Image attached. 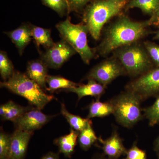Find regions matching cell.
<instances>
[{
	"label": "cell",
	"mask_w": 159,
	"mask_h": 159,
	"mask_svg": "<svg viewBox=\"0 0 159 159\" xmlns=\"http://www.w3.org/2000/svg\"><path fill=\"white\" fill-rule=\"evenodd\" d=\"M150 26L149 20L135 21L126 16H120L105 29L95 52L106 57L119 48L140 42L149 34Z\"/></svg>",
	"instance_id": "cell-1"
},
{
	"label": "cell",
	"mask_w": 159,
	"mask_h": 159,
	"mask_svg": "<svg viewBox=\"0 0 159 159\" xmlns=\"http://www.w3.org/2000/svg\"><path fill=\"white\" fill-rule=\"evenodd\" d=\"M129 0H93L86 7L83 21L95 40L100 38L104 25L119 16L126 8Z\"/></svg>",
	"instance_id": "cell-2"
},
{
	"label": "cell",
	"mask_w": 159,
	"mask_h": 159,
	"mask_svg": "<svg viewBox=\"0 0 159 159\" xmlns=\"http://www.w3.org/2000/svg\"><path fill=\"white\" fill-rule=\"evenodd\" d=\"M1 88H5L12 93L25 98L31 105L41 110L54 99V96L45 93L36 82L26 74L18 71L7 80L0 83Z\"/></svg>",
	"instance_id": "cell-3"
},
{
	"label": "cell",
	"mask_w": 159,
	"mask_h": 159,
	"mask_svg": "<svg viewBox=\"0 0 159 159\" xmlns=\"http://www.w3.org/2000/svg\"><path fill=\"white\" fill-rule=\"evenodd\" d=\"M112 54L122 64L126 75L133 78L139 77L155 67L140 41L119 48Z\"/></svg>",
	"instance_id": "cell-4"
},
{
	"label": "cell",
	"mask_w": 159,
	"mask_h": 159,
	"mask_svg": "<svg viewBox=\"0 0 159 159\" xmlns=\"http://www.w3.org/2000/svg\"><path fill=\"white\" fill-rule=\"evenodd\" d=\"M142 100L137 94L126 90L110 102L113 107V115L117 122L126 128L133 127L143 118Z\"/></svg>",
	"instance_id": "cell-5"
},
{
	"label": "cell",
	"mask_w": 159,
	"mask_h": 159,
	"mask_svg": "<svg viewBox=\"0 0 159 159\" xmlns=\"http://www.w3.org/2000/svg\"><path fill=\"white\" fill-rule=\"evenodd\" d=\"M56 28L62 39L66 41L78 53L85 64H89L95 57V51L91 49L88 42V27L84 23L74 24L70 17L57 24Z\"/></svg>",
	"instance_id": "cell-6"
},
{
	"label": "cell",
	"mask_w": 159,
	"mask_h": 159,
	"mask_svg": "<svg viewBox=\"0 0 159 159\" xmlns=\"http://www.w3.org/2000/svg\"><path fill=\"white\" fill-rule=\"evenodd\" d=\"M126 90L137 94L142 101L159 95V67H154L127 84Z\"/></svg>",
	"instance_id": "cell-7"
},
{
	"label": "cell",
	"mask_w": 159,
	"mask_h": 159,
	"mask_svg": "<svg viewBox=\"0 0 159 159\" xmlns=\"http://www.w3.org/2000/svg\"><path fill=\"white\" fill-rule=\"evenodd\" d=\"M125 75L126 73L122 64L112 56L91 69L86 78L94 80L106 88L117 77Z\"/></svg>",
	"instance_id": "cell-8"
},
{
	"label": "cell",
	"mask_w": 159,
	"mask_h": 159,
	"mask_svg": "<svg viewBox=\"0 0 159 159\" xmlns=\"http://www.w3.org/2000/svg\"><path fill=\"white\" fill-rule=\"evenodd\" d=\"M76 51L64 39L57 43L42 55L41 59L48 67L52 69L60 68L65 62L76 54Z\"/></svg>",
	"instance_id": "cell-9"
},
{
	"label": "cell",
	"mask_w": 159,
	"mask_h": 159,
	"mask_svg": "<svg viewBox=\"0 0 159 159\" xmlns=\"http://www.w3.org/2000/svg\"><path fill=\"white\" fill-rule=\"evenodd\" d=\"M52 118L51 116L44 114L40 110L34 108L26 112L13 122L16 129L33 132L41 128Z\"/></svg>",
	"instance_id": "cell-10"
},
{
	"label": "cell",
	"mask_w": 159,
	"mask_h": 159,
	"mask_svg": "<svg viewBox=\"0 0 159 159\" xmlns=\"http://www.w3.org/2000/svg\"><path fill=\"white\" fill-rule=\"evenodd\" d=\"M33 132L16 129L11 135V148L8 159H24Z\"/></svg>",
	"instance_id": "cell-11"
},
{
	"label": "cell",
	"mask_w": 159,
	"mask_h": 159,
	"mask_svg": "<svg viewBox=\"0 0 159 159\" xmlns=\"http://www.w3.org/2000/svg\"><path fill=\"white\" fill-rule=\"evenodd\" d=\"M99 139L102 143L103 152L108 159H119L122 155H126L127 150L116 130H114L108 139L105 140Z\"/></svg>",
	"instance_id": "cell-12"
},
{
	"label": "cell",
	"mask_w": 159,
	"mask_h": 159,
	"mask_svg": "<svg viewBox=\"0 0 159 159\" xmlns=\"http://www.w3.org/2000/svg\"><path fill=\"white\" fill-rule=\"evenodd\" d=\"M48 66L42 60H32L27 66L26 75L44 90H48L47 80Z\"/></svg>",
	"instance_id": "cell-13"
},
{
	"label": "cell",
	"mask_w": 159,
	"mask_h": 159,
	"mask_svg": "<svg viewBox=\"0 0 159 159\" xmlns=\"http://www.w3.org/2000/svg\"><path fill=\"white\" fill-rule=\"evenodd\" d=\"M106 88L102 84L93 79L88 80L87 84L64 89L66 92H72L77 94L78 100L86 96L95 97L97 99H99L102 95L105 93Z\"/></svg>",
	"instance_id": "cell-14"
},
{
	"label": "cell",
	"mask_w": 159,
	"mask_h": 159,
	"mask_svg": "<svg viewBox=\"0 0 159 159\" xmlns=\"http://www.w3.org/2000/svg\"><path fill=\"white\" fill-rule=\"evenodd\" d=\"M5 34L15 45L20 55H22L32 39L31 27L27 24L22 25L13 31L6 32Z\"/></svg>",
	"instance_id": "cell-15"
},
{
	"label": "cell",
	"mask_w": 159,
	"mask_h": 159,
	"mask_svg": "<svg viewBox=\"0 0 159 159\" xmlns=\"http://www.w3.org/2000/svg\"><path fill=\"white\" fill-rule=\"evenodd\" d=\"M79 133L72 129L68 134L55 139L54 143L58 147L59 152L67 157H70L77 145Z\"/></svg>",
	"instance_id": "cell-16"
},
{
	"label": "cell",
	"mask_w": 159,
	"mask_h": 159,
	"mask_svg": "<svg viewBox=\"0 0 159 159\" xmlns=\"http://www.w3.org/2000/svg\"><path fill=\"white\" fill-rule=\"evenodd\" d=\"M32 37L38 48L42 46L47 49L54 45V43L51 37L50 29H44L38 26H31Z\"/></svg>",
	"instance_id": "cell-17"
},
{
	"label": "cell",
	"mask_w": 159,
	"mask_h": 159,
	"mask_svg": "<svg viewBox=\"0 0 159 159\" xmlns=\"http://www.w3.org/2000/svg\"><path fill=\"white\" fill-rule=\"evenodd\" d=\"M89 114L87 119L98 117L103 118L113 114V107L110 102H102L99 99L93 101L89 106Z\"/></svg>",
	"instance_id": "cell-18"
},
{
	"label": "cell",
	"mask_w": 159,
	"mask_h": 159,
	"mask_svg": "<svg viewBox=\"0 0 159 159\" xmlns=\"http://www.w3.org/2000/svg\"><path fill=\"white\" fill-rule=\"evenodd\" d=\"M126 8H138L143 13L152 16L159 9V0H129Z\"/></svg>",
	"instance_id": "cell-19"
},
{
	"label": "cell",
	"mask_w": 159,
	"mask_h": 159,
	"mask_svg": "<svg viewBox=\"0 0 159 159\" xmlns=\"http://www.w3.org/2000/svg\"><path fill=\"white\" fill-rule=\"evenodd\" d=\"M61 113L66 119L71 128L77 131L80 132L84 129L91 122L90 120L87 118L84 119L79 116L69 112L64 103H61Z\"/></svg>",
	"instance_id": "cell-20"
},
{
	"label": "cell",
	"mask_w": 159,
	"mask_h": 159,
	"mask_svg": "<svg viewBox=\"0 0 159 159\" xmlns=\"http://www.w3.org/2000/svg\"><path fill=\"white\" fill-rule=\"evenodd\" d=\"M98 139L92 127L91 122L84 129L80 132L78 138L80 146L85 151L88 150Z\"/></svg>",
	"instance_id": "cell-21"
},
{
	"label": "cell",
	"mask_w": 159,
	"mask_h": 159,
	"mask_svg": "<svg viewBox=\"0 0 159 159\" xmlns=\"http://www.w3.org/2000/svg\"><path fill=\"white\" fill-rule=\"evenodd\" d=\"M46 81L48 85V90L51 92H54L60 89H65L80 85L64 77L57 76L48 75Z\"/></svg>",
	"instance_id": "cell-22"
},
{
	"label": "cell",
	"mask_w": 159,
	"mask_h": 159,
	"mask_svg": "<svg viewBox=\"0 0 159 159\" xmlns=\"http://www.w3.org/2000/svg\"><path fill=\"white\" fill-rule=\"evenodd\" d=\"M15 72L14 66L9 59L7 53L1 51L0 52V74L4 80L9 79Z\"/></svg>",
	"instance_id": "cell-23"
},
{
	"label": "cell",
	"mask_w": 159,
	"mask_h": 159,
	"mask_svg": "<svg viewBox=\"0 0 159 159\" xmlns=\"http://www.w3.org/2000/svg\"><path fill=\"white\" fill-rule=\"evenodd\" d=\"M9 108L8 111L2 118L5 120L13 122L19 118L28 111L34 108L31 107H23L15 103L12 101H9Z\"/></svg>",
	"instance_id": "cell-24"
},
{
	"label": "cell",
	"mask_w": 159,
	"mask_h": 159,
	"mask_svg": "<svg viewBox=\"0 0 159 159\" xmlns=\"http://www.w3.org/2000/svg\"><path fill=\"white\" fill-rule=\"evenodd\" d=\"M152 105L143 109L144 116L148 119L150 126L159 124V95Z\"/></svg>",
	"instance_id": "cell-25"
},
{
	"label": "cell",
	"mask_w": 159,
	"mask_h": 159,
	"mask_svg": "<svg viewBox=\"0 0 159 159\" xmlns=\"http://www.w3.org/2000/svg\"><path fill=\"white\" fill-rule=\"evenodd\" d=\"M45 6L56 11L60 16L68 14L69 6L67 0H41Z\"/></svg>",
	"instance_id": "cell-26"
},
{
	"label": "cell",
	"mask_w": 159,
	"mask_h": 159,
	"mask_svg": "<svg viewBox=\"0 0 159 159\" xmlns=\"http://www.w3.org/2000/svg\"><path fill=\"white\" fill-rule=\"evenodd\" d=\"M11 135L1 131L0 133V159H8L11 148Z\"/></svg>",
	"instance_id": "cell-27"
},
{
	"label": "cell",
	"mask_w": 159,
	"mask_h": 159,
	"mask_svg": "<svg viewBox=\"0 0 159 159\" xmlns=\"http://www.w3.org/2000/svg\"><path fill=\"white\" fill-rule=\"evenodd\" d=\"M155 67H159V45L155 43L145 41L143 43Z\"/></svg>",
	"instance_id": "cell-28"
},
{
	"label": "cell",
	"mask_w": 159,
	"mask_h": 159,
	"mask_svg": "<svg viewBox=\"0 0 159 159\" xmlns=\"http://www.w3.org/2000/svg\"><path fill=\"white\" fill-rule=\"evenodd\" d=\"M124 159H147L145 151L139 148L135 142L131 147L127 151L126 157Z\"/></svg>",
	"instance_id": "cell-29"
},
{
	"label": "cell",
	"mask_w": 159,
	"mask_h": 159,
	"mask_svg": "<svg viewBox=\"0 0 159 159\" xmlns=\"http://www.w3.org/2000/svg\"><path fill=\"white\" fill-rule=\"evenodd\" d=\"M93 0H67L69 6V11H79L87 5Z\"/></svg>",
	"instance_id": "cell-30"
},
{
	"label": "cell",
	"mask_w": 159,
	"mask_h": 159,
	"mask_svg": "<svg viewBox=\"0 0 159 159\" xmlns=\"http://www.w3.org/2000/svg\"><path fill=\"white\" fill-rule=\"evenodd\" d=\"M150 25L159 27V8L157 11L149 19Z\"/></svg>",
	"instance_id": "cell-31"
},
{
	"label": "cell",
	"mask_w": 159,
	"mask_h": 159,
	"mask_svg": "<svg viewBox=\"0 0 159 159\" xmlns=\"http://www.w3.org/2000/svg\"><path fill=\"white\" fill-rule=\"evenodd\" d=\"M41 159H59V154L51 152L45 155Z\"/></svg>",
	"instance_id": "cell-32"
},
{
	"label": "cell",
	"mask_w": 159,
	"mask_h": 159,
	"mask_svg": "<svg viewBox=\"0 0 159 159\" xmlns=\"http://www.w3.org/2000/svg\"><path fill=\"white\" fill-rule=\"evenodd\" d=\"M9 108V102L1 106V107H0V115H1V117H3L6 115L7 112L8 111Z\"/></svg>",
	"instance_id": "cell-33"
},
{
	"label": "cell",
	"mask_w": 159,
	"mask_h": 159,
	"mask_svg": "<svg viewBox=\"0 0 159 159\" xmlns=\"http://www.w3.org/2000/svg\"><path fill=\"white\" fill-rule=\"evenodd\" d=\"M153 149L157 154H159V136L154 142Z\"/></svg>",
	"instance_id": "cell-34"
},
{
	"label": "cell",
	"mask_w": 159,
	"mask_h": 159,
	"mask_svg": "<svg viewBox=\"0 0 159 159\" xmlns=\"http://www.w3.org/2000/svg\"><path fill=\"white\" fill-rule=\"evenodd\" d=\"M153 39L159 40V30L157 31L154 37H153Z\"/></svg>",
	"instance_id": "cell-35"
},
{
	"label": "cell",
	"mask_w": 159,
	"mask_h": 159,
	"mask_svg": "<svg viewBox=\"0 0 159 159\" xmlns=\"http://www.w3.org/2000/svg\"><path fill=\"white\" fill-rule=\"evenodd\" d=\"M96 159H108V158H106L104 156H101L98 157Z\"/></svg>",
	"instance_id": "cell-36"
},
{
	"label": "cell",
	"mask_w": 159,
	"mask_h": 159,
	"mask_svg": "<svg viewBox=\"0 0 159 159\" xmlns=\"http://www.w3.org/2000/svg\"><path fill=\"white\" fill-rule=\"evenodd\" d=\"M157 155H158V159H159V154Z\"/></svg>",
	"instance_id": "cell-37"
}]
</instances>
